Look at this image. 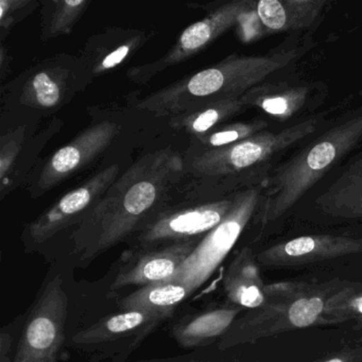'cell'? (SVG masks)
I'll return each instance as SVG.
<instances>
[{
  "label": "cell",
  "mask_w": 362,
  "mask_h": 362,
  "mask_svg": "<svg viewBox=\"0 0 362 362\" xmlns=\"http://www.w3.org/2000/svg\"><path fill=\"white\" fill-rule=\"evenodd\" d=\"M183 170L181 156L171 149L147 154L133 164L75 226L71 240L79 259L92 262L134 236L163 211Z\"/></svg>",
  "instance_id": "cell-1"
},
{
  "label": "cell",
  "mask_w": 362,
  "mask_h": 362,
  "mask_svg": "<svg viewBox=\"0 0 362 362\" xmlns=\"http://www.w3.org/2000/svg\"><path fill=\"white\" fill-rule=\"evenodd\" d=\"M296 50L264 56H233L194 76L180 80L139 103L156 115H180L203 105L240 98L275 71L296 60Z\"/></svg>",
  "instance_id": "cell-2"
},
{
  "label": "cell",
  "mask_w": 362,
  "mask_h": 362,
  "mask_svg": "<svg viewBox=\"0 0 362 362\" xmlns=\"http://www.w3.org/2000/svg\"><path fill=\"white\" fill-rule=\"evenodd\" d=\"M362 143V111L326 131L262 181L256 219L262 228L283 217L337 163Z\"/></svg>",
  "instance_id": "cell-3"
},
{
  "label": "cell",
  "mask_w": 362,
  "mask_h": 362,
  "mask_svg": "<svg viewBox=\"0 0 362 362\" xmlns=\"http://www.w3.org/2000/svg\"><path fill=\"white\" fill-rule=\"evenodd\" d=\"M339 285L313 286L300 281H281L267 285L266 303L237 317L230 329L218 341L222 351L255 342L289 330L320 325L328 298Z\"/></svg>",
  "instance_id": "cell-4"
},
{
  "label": "cell",
  "mask_w": 362,
  "mask_h": 362,
  "mask_svg": "<svg viewBox=\"0 0 362 362\" xmlns=\"http://www.w3.org/2000/svg\"><path fill=\"white\" fill-rule=\"evenodd\" d=\"M262 186L235 194L232 209L223 220L207 233L175 275L167 281L182 284L194 294L216 272L232 251L262 201Z\"/></svg>",
  "instance_id": "cell-5"
},
{
  "label": "cell",
  "mask_w": 362,
  "mask_h": 362,
  "mask_svg": "<svg viewBox=\"0 0 362 362\" xmlns=\"http://www.w3.org/2000/svg\"><path fill=\"white\" fill-rule=\"evenodd\" d=\"M320 122V118H308L279 132L262 131L233 145L203 150L192 160V170L213 177L243 173L310 136Z\"/></svg>",
  "instance_id": "cell-6"
},
{
  "label": "cell",
  "mask_w": 362,
  "mask_h": 362,
  "mask_svg": "<svg viewBox=\"0 0 362 362\" xmlns=\"http://www.w3.org/2000/svg\"><path fill=\"white\" fill-rule=\"evenodd\" d=\"M69 296L59 275L47 281L27 313L12 362H57L64 344Z\"/></svg>",
  "instance_id": "cell-7"
},
{
  "label": "cell",
  "mask_w": 362,
  "mask_h": 362,
  "mask_svg": "<svg viewBox=\"0 0 362 362\" xmlns=\"http://www.w3.org/2000/svg\"><path fill=\"white\" fill-rule=\"evenodd\" d=\"M171 317L167 313L136 309L122 310L80 330L74 334L71 343L86 353L124 362L151 332Z\"/></svg>",
  "instance_id": "cell-8"
},
{
  "label": "cell",
  "mask_w": 362,
  "mask_h": 362,
  "mask_svg": "<svg viewBox=\"0 0 362 362\" xmlns=\"http://www.w3.org/2000/svg\"><path fill=\"white\" fill-rule=\"evenodd\" d=\"M234 197L196 206L162 211L132 237V249L146 250L173 243L202 240L228 215Z\"/></svg>",
  "instance_id": "cell-9"
},
{
  "label": "cell",
  "mask_w": 362,
  "mask_h": 362,
  "mask_svg": "<svg viewBox=\"0 0 362 362\" xmlns=\"http://www.w3.org/2000/svg\"><path fill=\"white\" fill-rule=\"evenodd\" d=\"M255 7L256 3L253 1L238 0L217 8L206 18L187 27L162 59L144 66L134 67L129 74L131 79L145 83L167 67L200 54L218 37L241 22L247 14L255 11Z\"/></svg>",
  "instance_id": "cell-10"
},
{
  "label": "cell",
  "mask_w": 362,
  "mask_h": 362,
  "mask_svg": "<svg viewBox=\"0 0 362 362\" xmlns=\"http://www.w3.org/2000/svg\"><path fill=\"white\" fill-rule=\"evenodd\" d=\"M119 173L117 164L111 165L67 192L54 206L27 226L23 234L25 243L43 245L62 230L78 226L118 179Z\"/></svg>",
  "instance_id": "cell-11"
},
{
  "label": "cell",
  "mask_w": 362,
  "mask_h": 362,
  "mask_svg": "<svg viewBox=\"0 0 362 362\" xmlns=\"http://www.w3.org/2000/svg\"><path fill=\"white\" fill-rule=\"evenodd\" d=\"M120 130L119 124L105 120L80 133L44 165L37 177L35 194L52 189L94 162L111 145Z\"/></svg>",
  "instance_id": "cell-12"
},
{
  "label": "cell",
  "mask_w": 362,
  "mask_h": 362,
  "mask_svg": "<svg viewBox=\"0 0 362 362\" xmlns=\"http://www.w3.org/2000/svg\"><path fill=\"white\" fill-rule=\"evenodd\" d=\"M92 77L82 60L52 59L37 67L23 86L20 103L50 111L69 103Z\"/></svg>",
  "instance_id": "cell-13"
},
{
  "label": "cell",
  "mask_w": 362,
  "mask_h": 362,
  "mask_svg": "<svg viewBox=\"0 0 362 362\" xmlns=\"http://www.w3.org/2000/svg\"><path fill=\"white\" fill-rule=\"evenodd\" d=\"M200 241L130 250L122 257L112 289H122L128 286L144 287L171 279Z\"/></svg>",
  "instance_id": "cell-14"
},
{
  "label": "cell",
  "mask_w": 362,
  "mask_h": 362,
  "mask_svg": "<svg viewBox=\"0 0 362 362\" xmlns=\"http://www.w3.org/2000/svg\"><path fill=\"white\" fill-rule=\"evenodd\" d=\"M359 253H362V239L320 234L277 243L260 252L256 258L262 266L288 268Z\"/></svg>",
  "instance_id": "cell-15"
},
{
  "label": "cell",
  "mask_w": 362,
  "mask_h": 362,
  "mask_svg": "<svg viewBox=\"0 0 362 362\" xmlns=\"http://www.w3.org/2000/svg\"><path fill=\"white\" fill-rule=\"evenodd\" d=\"M243 308L228 303L189 313L175 322L171 336L185 349L207 346L219 341L236 321Z\"/></svg>",
  "instance_id": "cell-16"
},
{
  "label": "cell",
  "mask_w": 362,
  "mask_h": 362,
  "mask_svg": "<svg viewBox=\"0 0 362 362\" xmlns=\"http://www.w3.org/2000/svg\"><path fill=\"white\" fill-rule=\"evenodd\" d=\"M145 42L141 31L111 29L88 42L82 61L92 77L103 75L126 62Z\"/></svg>",
  "instance_id": "cell-17"
},
{
  "label": "cell",
  "mask_w": 362,
  "mask_h": 362,
  "mask_svg": "<svg viewBox=\"0 0 362 362\" xmlns=\"http://www.w3.org/2000/svg\"><path fill=\"white\" fill-rule=\"evenodd\" d=\"M222 285L230 304L251 310L266 303L267 285L262 281L257 258L249 247L235 256L224 273Z\"/></svg>",
  "instance_id": "cell-18"
},
{
  "label": "cell",
  "mask_w": 362,
  "mask_h": 362,
  "mask_svg": "<svg viewBox=\"0 0 362 362\" xmlns=\"http://www.w3.org/2000/svg\"><path fill=\"white\" fill-rule=\"evenodd\" d=\"M327 4L326 0H260L255 14L273 33L302 30L315 24Z\"/></svg>",
  "instance_id": "cell-19"
},
{
  "label": "cell",
  "mask_w": 362,
  "mask_h": 362,
  "mask_svg": "<svg viewBox=\"0 0 362 362\" xmlns=\"http://www.w3.org/2000/svg\"><path fill=\"white\" fill-rule=\"evenodd\" d=\"M317 204L332 217L362 219V156L351 163L317 199Z\"/></svg>",
  "instance_id": "cell-20"
},
{
  "label": "cell",
  "mask_w": 362,
  "mask_h": 362,
  "mask_svg": "<svg viewBox=\"0 0 362 362\" xmlns=\"http://www.w3.org/2000/svg\"><path fill=\"white\" fill-rule=\"evenodd\" d=\"M247 107H257L279 122L290 119L302 111L310 98L307 86L264 83L243 95Z\"/></svg>",
  "instance_id": "cell-21"
},
{
  "label": "cell",
  "mask_w": 362,
  "mask_h": 362,
  "mask_svg": "<svg viewBox=\"0 0 362 362\" xmlns=\"http://www.w3.org/2000/svg\"><path fill=\"white\" fill-rule=\"evenodd\" d=\"M247 109L243 97L228 99L203 105L187 113L170 118V124L177 130L184 131L194 139H200L219 128L222 122Z\"/></svg>",
  "instance_id": "cell-22"
},
{
  "label": "cell",
  "mask_w": 362,
  "mask_h": 362,
  "mask_svg": "<svg viewBox=\"0 0 362 362\" xmlns=\"http://www.w3.org/2000/svg\"><path fill=\"white\" fill-rule=\"evenodd\" d=\"M190 294L187 287L171 281H158L139 288L124 296L119 302L122 310L149 311L173 315L175 309L187 300Z\"/></svg>",
  "instance_id": "cell-23"
},
{
  "label": "cell",
  "mask_w": 362,
  "mask_h": 362,
  "mask_svg": "<svg viewBox=\"0 0 362 362\" xmlns=\"http://www.w3.org/2000/svg\"><path fill=\"white\" fill-rule=\"evenodd\" d=\"M90 0H52L43 3L42 35L45 39L69 35L86 13Z\"/></svg>",
  "instance_id": "cell-24"
},
{
  "label": "cell",
  "mask_w": 362,
  "mask_h": 362,
  "mask_svg": "<svg viewBox=\"0 0 362 362\" xmlns=\"http://www.w3.org/2000/svg\"><path fill=\"white\" fill-rule=\"evenodd\" d=\"M362 322V290L344 287L328 298L320 325L342 322Z\"/></svg>",
  "instance_id": "cell-25"
},
{
  "label": "cell",
  "mask_w": 362,
  "mask_h": 362,
  "mask_svg": "<svg viewBox=\"0 0 362 362\" xmlns=\"http://www.w3.org/2000/svg\"><path fill=\"white\" fill-rule=\"evenodd\" d=\"M268 122L266 120L256 119L252 122H235V124L220 126L204 136L197 139L199 146L204 150L226 147L249 139L257 133L266 131Z\"/></svg>",
  "instance_id": "cell-26"
},
{
  "label": "cell",
  "mask_w": 362,
  "mask_h": 362,
  "mask_svg": "<svg viewBox=\"0 0 362 362\" xmlns=\"http://www.w3.org/2000/svg\"><path fill=\"white\" fill-rule=\"evenodd\" d=\"M25 128L16 129L13 132L1 137L0 147V179L5 182L11 175L18 163V154L25 139Z\"/></svg>",
  "instance_id": "cell-27"
},
{
  "label": "cell",
  "mask_w": 362,
  "mask_h": 362,
  "mask_svg": "<svg viewBox=\"0 0 362 362\" xmlns=\"http://www.w3.org/2000/svg\"><path fill=\"white\" fill-rule=\"evenodd\" d=\"M33 0H0V26L9 30L14 25L26 18L37 7Z\"/></svg>",
  "instance_id": "cell-28"
},
{
  "label": "cell",
  "mask_w": 362,
  "mask_h": 362,
  "mask_svg": "<svg viewBox=\"0 0 362 362\" xmlns=\"http://www.w3.org/2000/svg\"><path fill=\"white\" fill-rule=\"evenodd\" d=\"M362 360V347L347 349L317 362H360Z\"/></svg>",
  "instance_id": "cell-29"
}]
</instances>
